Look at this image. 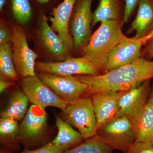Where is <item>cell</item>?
Masks as SVG:
<instances>
[{"mask_svg":"<svg viewBox=\"0 0 153 153\" xmlns=\"http://www.w3.org/2000/svg\"><path fill=\"white\" fill-rule=\"evenodd\" d=\"M97 134L113 149L125 153L135 141L131 122L125 117H115L97 129Z\"/></svg>","mask_w":153,"mask_h":153,"instance_id":"cell-6","label":"cell"},{"mask_svg":"<svg viewBox=\"0 0 153 153\" xmlns=\"http://www.w3.org/2000/svg\"><path fill=\"white\" fill-rule=\"evenodd\" d=\"M41 26L38 34L41 43L50 54L60 58L64 57L70 49L49 26L45 13L41 12Z\"/></svg>","mask_w":153,"mask_h":153,"instance_id":"cell-17","label":"cell"},{"mask_svg":"<svg viewBox=\"0 0 153 153\" xmlns=\"http://www.w3.org/2000/svg\"><path fill=\"white\" fill-rule=\"evenodd\" d=\"M36 69L40 72L60 76L76 75H98L102 72L86 57H71L59 62H38Z\"/></svg>","mask_w":153,"mask_h":153,"instance_id":"cell-8","label":"cell"},{"mask_svg":"<svg viewBox=\"0 0 153 153\" xmlns=\"http://www.w3.org/2000/svg\"><path fill=\"white\" fill-rule=\"evenodd\" d=\"M11 33L13 60L17 73L23 78L35 76L38 55L28 46L25 31L20 26L16 25Z\"/></svg>","mask_w":153,"mask_h":153,"instance_id":"cell-7","label":"cell"},{"mask_svg":"<svg viewBox=\"0 0 153 153\" xmlns=\"http://www.w3.org/2000/svg\"><path fill=\"white\" fill-rule=\"evenodd\" d=\"M55 123L58 132L51 141L53 143L67 150L76 146L84 140V138L79 132L57 115L55 116Z\"/></svg>","mask_w":153,"mask_h":153,"instance_id":"cell-19","label":"cell"},{"mask_svg":"<svg viewBox=\"0 0 153 153\" xmlns=\"http://www.w3.org/2000/svg\"><path fill=\"white\" fill-rule=\"evenodd\" d=\"M140 0H124L125 9L123 19L124 25L128 23L138 7Z\"/></svg>","mask_w":153,"mask_h":153,"instance_id":"cell-27","label":"cell"},{"mask_svg":"<svg viewBox=\"0 0 153 153\" xmlns=\"http://www.w3.org/2000/svg\"><path fill=\"white\" fill-rule=\"evenodd\" d=\"M152 1L153 2V0H152Z\"/></svg>","mask_w":153,"mask_h":153,"instance_id":"cell-35","label":"cell"},{"mask_svg":"<svg viewBox=\"0 0 153 153\" xmlns=\"http://www.w3.org/2000/svg\"><path fill=\"white\" fill-rule=\"evenodd\" d=\"M36 75L68 104L82 97L87 88L85 83L74 76H60L44 72H39Z\"/></svg>","mask_w":153,"mask_h":153,"instance_id":"cell-9","label":"cell"},{"mask_svg":"<svg viewBox=\"0 0 153 153\" xmlns=\"http://www.w3.org/2000/svg\"><path fill=\"white\" fill-rule=\"evenodd\" d=\"M21 85L22 91L27 96L29 101L44 109L51 106L63 111L68 105L36 75L23 78Z\"/></svg>","mask_w":153,"mask_h":153,"instance_id":"cell-10","label":"cell"},{"mask_svg":"<svg viewBox=\"0 0 153 153\" xmlns=\"http://www.w3.org/2000/svg\"><path fill=\"white\" fill-rule=\"evenodd\" d=\"M20 125L18 121L10 118L1 117L0 120V139L2 144L8 148H15L19 144L17 137Z\"/></svg>","mask_w":153,"mask_h":153,"instance_id":"cell-23","label":"cell"},{"mask_svg":"<svg viewBox=\"0 0 153 153\" xmlns=\"http://www.w3.org/2000/svg\"><path fill=\"white\" fill-rule=\"evenodd\" d=\"M145 44L143 39L128 37L121 42L107 57L104 67V74L108 71L130 64L140 57Z\"/></svg>","mask_w":153,"mask_h":153,"instance_id":"cell-11","label":"cell"},{"mask_svg":"<svg viewBox=\"0 0 153 153\" xmlns=\"http://www.w3.org/2000/svg\"><path fill=\"white\" fill-rule=\"evenodd\" d=\"M13 60L12 47L10 43L0 45V78L9 81L19 79Z\"/></svg>","mask_w":153,"mask_h":153,"instance_id":"cell-21","label":"cell"},{"mask_svg":"<svg viewBox=\"0 0 153 153\" xmlns=\"http://www.w3.org/2000/svg\"><path fill=\"white\" fill-rule=\"evenodd\" d=\"M76 0H63L51 11V27L66 43L70 50L74 48L72 36L69 32V22Z\"/></svg>","mask_w":153,"mask_h":153,"instance_id":"cell-14","label":"cell"},{"mask_svg":"<svg viewBox=\"0 0 153 153\" xmlns=\"http://www.w3.org/2000/svg\"><path fill=\"white\" fill-rule=\"evenodd\" d=\"M7 3V0H0V11L3 12Z\"/></svg>","mask_w":153,"mask_h":153,"instance_id":"cell-32","label":"cell"},{"mask_svg":"<svg viewBox=\"0 0 153 153\" xmlns=\"http://www.w3.org/2000/svg\"><path fill=\"white\" fill-rule=\"evenodd\" d=\"M135 32L134 38L137 39L146 38L153 32V2L152 0H140L136 16L127 33Z\"/></svg>","mask_w":153,"mask_h":153,"instance_id":"cell-16","label":"cell"},{"mask_svg":"<svg viewBox=\"0 0 153 153\" xmlns=\"http://www.w3.org/2000/svg\"><path fill=\"white\" fill-rule=\"evenodd\" d=\"M14 85V82L13 81H7V80L1 79L0 80V92L1 93H2L4 91Z\"/></svg>","mask_w":153,"mask_h":153,"instance_id":"cell-30","label":"cell"},{"mask_svg":"<svg viewBox=\"0 0 153 153\" xmlns=\"http://www.w3.org/2000/svg\"><path fill=\"white\" fill-rule=\"evenodd\" d=\"M149 98H151L153 101V80L152 83V84L151 85V92Z\"/></svg>","mask_w":153,"mask_h":153,"instance_id":"cell-33","label":"cell"},{"mask_svg":"<svg viewBox=\"0 0 153 153\" xmlns=\"http://www.w3.org/2000/svg\"><path fill=\"white\" fill-rule=\"evenodd\" d=\"M57 0H33V2L38 6L44 7L50 5Z\"/></svg>","mask_w":153,"mask_h":153,"instance_id":"cell-31","label":"cell"},{"mask_svg":"<svg viewBox=\"0 0 153 153\" xmlns=\"http://www.w3.org/2000/svg\"><path fill=\"white\" fill-rule=\"evenodd\" d=\"M93 0H76L72 11L69 30L76 51H82L92 36L94 14L91 7Z\"/></svg>","mask_w":153,"mask_h":153,"instance_id":"cell-5","label":"cell"},{"mask_svg":"<svg viewBox=\"0 0 153 153\" xmlns=\"http://www.w3.org/2000/svg\"><path fill=\"white\" fill-rule=\"evenodd\" d=\"M125 5L123 0H100L94 14L92 27L105 21L123 22Z\"/></svg>","mask_w":153,"mask_h":153,"instance_id":"cell-18","label":"cell"},{"mask_svg":"<svg viewBox=\"0 0 153 153\" xmlns=\"http://www.w3.org/2000/svg\"><path fill=\"white\" fill-rule=\"evenodd\" d=\"M66 121L77 130L84 139L97 134L95 113L89 97H82L67 105L62 111Z\"/></svg>","mask_w":153,"mask_h":153,"instance_id":"cell-4","label":"cell"},{"mask_svg":"<svg viewBox=\"0 0 153 153\" xmlns=\"http://www.w3.org/2000/svg\"><path fill=\"white\" fill-rule=\"evenodd\" d=\"M153 36V32L152 33H151V34H150L149 35V36H148L146 38H144L143 40L144 41L145 43H146V41H147V40H148V39H149V38H151V37H152V36Z\"/></svg>","mask_w":153,"mask_h":153,"instance_id":"cell-34","label":"cell"},{"mask_svg":"<svg viewBox=\"0 0 153 153\" xmlns=\"http://www.w3.org/2000/svg\"><path fill=\"white\" fill-rule=\"evenodd\" d=\"M140 57L148 60H151L153 59V36L146 41L142 49Z\"/></svg>","mask_w":153,"mask_h":153,"instance_id":"cell-28","label":"cell"},{"mask_svg":"<svg viewBox=\"0 0 153 153\" xmlns=\"http://www.w3.org/2000/svg\"><path fill=\"white\" fill-rule=\"evenodd\" d=\"M29 101L27 96L23 91H16L1 112V117L10 118L17 121L23 119L29 109Z\"/></svg>","mask_w":153,"mask_h":153,"instance_id":"cell-20","label":"cell"},{"mask_svg":"<svg viewBox=\"0 0 153 153\" xmlns=\"http://www.w3.org/2000/svg\"><path fill=\"white\" fill-rule=\"evenodd\" d=\"M3 153V152H2V153Z\"/></svg>","mask_w":153,"mask_h":153,"instance_id":"cell-36","label":"cell"},{"mask_svg":"<svg viewBox=\"0 0 153 153\" xmlns=\"http://www.w3.org/2000/svg\"><path fill=\"white\" fill-rule=\"evenodd\" d=\"M113 149L97 134L63 153H112Z\"/></svg>","mask_w":153,"mask_h":153,"instance_id":"cell-22","label":"cell"},{"mask_svg":"<svg viewBox=\"0 0 153 153\" xmlns=\"http://www.w3.org/2000/svg\"><path fill=\"white\" fill-rule=\"evenodd\" d=\"M47 114L45 109L32 104L20 124L17 137L19 144L25 149H33L44 143L47 127Z\"/></svg>","mask_w":153,"mask_h":153,"instance_id":"cell-3","label":"cell"},{"mask_svg":"<svg viewBox=\"0 0 153 153\" xmlns=\"http://www.w3.org/2000/svg\"><path fill=\"white\" fill-rule=\"evenodd\" d=\"M123 23L120 21H105L91 36L88 44L82 49V56L98 67L104 74V67L111 52L128 38L123 33Z\"/></svg>","mask_w":153,"mask_h":153,"instance_id":"cell-2","label":"cell"},{"mask_svg":"<svg viewBox=\"0 0 153 153\" xmlns=\"http://www.w3.org/2000/svg\"><path fill=\"white\" fill-rule=\"evenodd\" d=\"M125 153H153V144L135 141Z\"/></svg>","mask_w":153,"mask_h":153,"instance_id":"cell-26","label":"cell"},{"mask_svg":"<svg viewBox=\"0 0 153 153\" xmlns=\"http://www.w3.org/2000/svg\"><path fill=\"white\" fill-rule=\"evenodd\" d=\"M135 141L153 144V101L149 98L143 109L130 119Z\"/></svg>","mask_w":153,"mask_h":153,"instance_id":"cell-15","label":"cell"},{"mask_svg":"<svg viewBox=\"0 0 153 153\" xmlns=\"http://www.w3.org/2000/svg\"><path fill=\"white\" fill-rule=\"evenodd\" d=\"M126 91L101 92L89 97L95 113L97 129L115 117L119 100Z\"/></svg>","mask_w":153,"mask_h":153,"instance_id":"cell-13","label":"cell"},{"mask_svg":"<svg viewBox=\"0 0 153 153\" xmlns=\"http://www.w3.org/2000/svg\"><path fill=\"white\" fill-rule=\"evenodd\" d=\"M66 150V149L65 148L59 146L50 142L36 149H25L20 153H63Z\"/></svg>","mask_w":153,"mask_h":153,"instance_id":"cell-25","label":"cell"},{"mask_svg":"<svg viewBox=\"0 0 153 153\" xmlns=\"http://www.w3.org/2000/svg\"><path fill=\"white\" fill-rule=\"evenodd\" d=\"M151 80H146L139 86L126 91L119 100L115 117L130 119L140 112L149 98Z\"/></svg>","mask_w":153,"mask_h":153,"instance_id":"cell-12","label":"cell"},{"mask_svg":"<svg viewBox=\"0 0 153 153\" xmlns=\"http://www.w3.org/2000/svg\"><path fill=\"white\" fill-rule=\"evenodd\" d=\"M12 33H10L5 25L1 23L0 27V45L7 44L11 41Z\"/></svg>","mask_w":153,"mask_h":153,"instance_id":"cell-29","label":"cell"},{"mask_svg":"<svg viewBox=\"0 0 153 153\" xmlns=\"http://www.w3.org/2000/svg\"><path fill=\"white\" fill-rule=\"evenodd\" d=\"M12 14L18 23L25 25L30 21L33 15L30 0H10Z\"/></svg>","mask_w":153,"mask_h":153,"instance_id":"cell-24","label":"cell"},{"mask_svg":"<svg viewBox=\"0 0 153 153\" xmlns=\"http://www.w3.org/2000/svg\"><path fill=\"white\" fill-rule=\"evenodd\" d=\"M87 86L82 97L101 92L126 91L153 79V60L140 57L133 62L98 75H74Z\"/></svg>","mask_w":153,"mask_h":153,"instance_id":"cell-1","label":"cell"}]
</instances>
